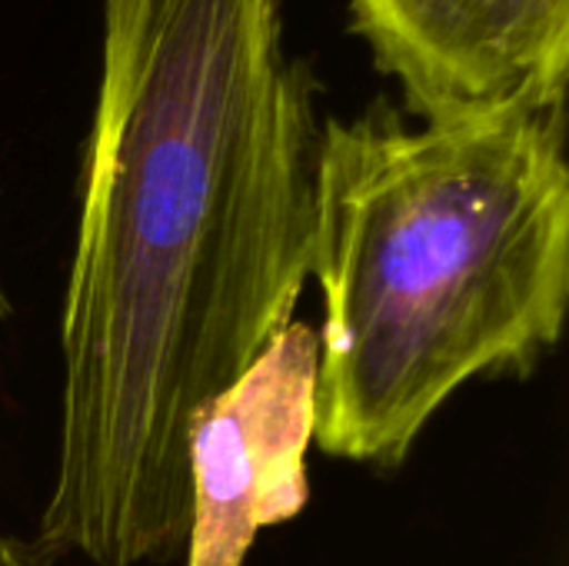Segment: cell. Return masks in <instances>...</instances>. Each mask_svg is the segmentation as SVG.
Here are the masks:
<instances>
[{"label": "cell", "instance_id": "cell-4", "mask_svg": "<svg viewBox=\"0 0 569 566\" xmlns=\"http://www.w3.org/2000/svg\"><path fill=\"white\" fill-rule=\"evenodd\" d=\"M350 27L417 123L567 103L569 0H350Z\"/></svg>", "mask_w": 569, "mask_h": 566}, {"label": "cell", "instance_id": "cell-2", "mask_svg": "<svg viewBox=\"0 0 569 566\" xmlns=\"http://www.w3.org/2000/svg\"><path fill=\"white\" fill-rule=\"evenodd\" d=\"M307 277L320 294L313 444L400 467L457 390L530 374L563 337L567 113L410 123L377 100L327 117Z\"/></svg>", "mask_w": 569, "mask_h": 566}, {"label": "cell", "instance_id": "cell-3", "mask_svg": "<svg viewBox=\"0 0 569 566\" xmlns=\"http://www.w3.org/2000/svg\"><path fill=\"white\" fill-rule=\"evenodd\" d=\"M317 430V327L287 324L187 430V566H243L303 514Z\"/></svg>", "mask_w": 569, "mask_h": 566}, {"label": "cell", "instance_id": "cell-1", "mask_svg": "<svg viewBox=\"0 0 569 566\" xmlns=\"http://www.w3.org/2000/svg\"><path fill=\"white\" fill-rule=\"evenodd\" d=\"M100 17L37 547L143 566L187 537L190 420L293 324L320 117L287 0H100Z\"/></svg>", "mask_w": 569, "mask_h": 566}, {"label": "cell", "instance_id": "cell-5", "mask_svg": "<svg viewBox=\"0 0 569 566\" xmlns=\"http://www.w3.org/2000/svg\"><path fill=\"white\" fill-rule=\"evenodd\" d=\"M10 314V297H7V287H3V274H0V324L7 320Z\"/></svg>", "mask_w": 569, "mask_h": 566}]
</instances>
